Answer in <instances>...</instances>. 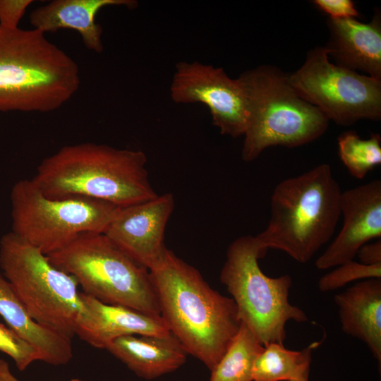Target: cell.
<instances>
[{
  "instance_id": "7a4b0ae2",
  "label": "cell",
  "mask_w": 381,
  "mask_h": 381,
  "mask_svg": "<svg viewBox=\"0 0 381 381\" xmlns=\"http://www.w3.org/2000/svg\"><path fill=\"white\" fill-rule=\"evenodd\" d=\"M146 155L84 143L66 145L44 158L32 179L51 199L83 196L120 207L155 198L149 181Z\"/></svg>"
},
{
  "instance_id": "9c48e42d",
  "label": "cell",
  "mask_w": 381,
  "mask_h": 381,
  "mask_svg": "<svg viewBox=\"0 0 381 381\" xmlns=\"http://www.w3.org/2000/svg\"><path fill=\"white\" fill-rule=\"evenodd\" d=\"M12 232L48 255L85 233L104 234L120 207L83 196L46 197L32 179L11 192Z\"/></svg>"
},
{
  "instance_id": "7c38bea8",
  "label": "cell",
  "mask_w": 381,
  "mask_h": 381,
  "mask_svg": "<svg viewBox=\"0 0 381 381\" xmlns=\"http://www.w3.org/2000/svg\"><path fill=\"white\" fill-rule=\"evenodd\" d=\"M175 207L167 193L140 203L120 207L104 234L119 249L149 271L163 259L166 226Z\"/></svg>"
},
{
  "instance_id": "4fadbf2b",
  "label": "cell",
  "mask_w": 381,
  "mask_h": 381,
  "mask_svg": "<svg viewBox=\"0 0 381 381\" xmlns=\"http://www.w3.org/2000/svg\"><path fill=\"white\" fill-rule=\"evenodd\" d=\"M342 227L318 258L315 266L326 270L351 260L359 248L381 237V181L375 179L341 195Z\"/></svg>"
},
{
  "instance_id": "d6986e66",
  "label": "cell",
  "mask_w": 381,
  "mask_h": 381,
  "mask_svg": "<svg viewBox=\"0 0 381 381\" xmlns=\"http://www.w3.org/2000/svg\"><path fill=\"white\" fill-rule=\"evenodd\" d=\"M0 315L8 327L36 348L40 361L51 365H60L66 364L71 360V338L34 320L9 282L1 274Z\"/></svg>"
},
{
  "instance_id": "4316f807",
  "label": "cell",
  "mask_w": 381,
  "mask_h": 381,
  "mask_svg": "<svg viewBox=\"0 0 381 381\" xmlns=\"http://www.w3.org/2000/svg\"><path fill=\"white\" fill-rule=\"evenodd\" d=\"M360 262L368 265L381 264V241L380 239L362 246L356 254Z\"/></svg>"
},
{
  "instance_id": "d4e9b609",
  "label": "cell",
  "mask_w": 381,
  "mask_h": 381,
  "mask_svg": "<svg viewBox=\"0 0 381 381\" xmlns=\"http://www.w3.org/2000/svg\"><path fill=\"white\" fill-rule=\"evenodd\" d=\"M32 0H0V26L6 29L18 28V24Z\"/></svg>"
},
{
  "instance_id": "8fae6325",
  "label": "cell",
  "mask_w": 381,
  "mask_h": 381,
  "mask_svg": "<svg viewBox=\"0 0 381 381\" xmlns=\"http://www.w3.org/2000/svg\"><path fill=\"white\" fill-rule=\"evenodd\" d=\"M170 95L176 103L205 104L221 134L244 135L248 117L246 93L239 79L231 78L222 68L198 61L178 63Z\"/></svg>"
},
{
  "instance_id": "44dd1931",
  "label": "cell",
  "mask_w": 381,
  "mask_h": 381,
  "mask_svg": "<svg viewBox=\"0 0 381 381\" xmlns=\"http://www.w3.org/2000/svg\"><path fill=\"white\" fill-rule=\"evenodd\" d=\"M263 348L241 322L237 334L211 371L210 381H253L254 363Z\"/></svg>"
},
{
  "instance_id": "ba28073f",
  "label": "cell",
  "mask_w": 381,
  "mask_h": 381,
  "mask_svg": "<svg viewBox=\"0 0 381 381\" xmlns=\"http://www.w3.org/2000/svg\"><path fill=\"white\" fill-rule=\"evenodd\" d=\"M0 267L34 320L70 338L75 334L83 303L73 276L12 231L0 240Z\"/></svg>"
},
{
  "instance_id": "5b68a950",
  "label": "cell",
  "mask_w": 381,
  "mask_h": 381,
  "mask_svg": "<svg viewBox=\"0 0 381 381\" xmlns=\"http://www.w3.org/2000/svg\"><path fill=\"white\" fill-rule=\"evenodd\" d=\"M248 102V123L241 150L249 162L272 146L298 147L320 137L329 120L302 99L288 81L287 74L262 65L238 78Z\"/></svg>"
},
{
  "instance_id": "2e32d148",
  "label": "cell",
  "mask_w": 381,
  "mask_h": 381,
  "mask_svg": "<svg viewBox=\"0 0 381 381\" xmlns=\"http://www.w3.org/2000/svg\"><path fill=\"white\" fill-rule=\"evenodd\" d=\"M105 349L145 380L176 370L185 363L188 355L171 332L163 336H121L111 341Z\"/></svg>"
},
{
  "instance_id": "ffe728a7",
  "label": "cell",
  "mask_w": 381,
  "mask_h": 381,
  "mask_svg": "<svg viewBox=\"0 0 381 381\" xmlns=\"http://www.w3.org/2000/svg\"><path fill=\"white\" fill-rule=\"evenodd\" d=\"M320 342H313L301 351H292L283 344L264 346L253 369V381H308L312 353Z\"/></svg>"
},
{
  "instance_id": "cb8c5ba5",
  "label": "cell",
  "mask_w": 381,
  "mask_h": 381,
  "mask_svg": "<svg viewBox=\"0 0 381 381\" xmlns=\"http://www.w3.org/2000/svg\"><path fill=\"white\" fill-rule=\"evenodd\" d=\"M0 351L9 356L23 371L32 363L40 361L36 348L9 327L0 323Z\"/></svg>"
},
{
  "instance_id": "ac0fdd59",
  "label": "cell",
  "mask_w": 381,
  "mask_h": 381,
  "mask_svg": "<svg viewBox=\"0 0 381 381\" xmlns=\"http://www.w3.org/2000/svg\"><path fill=\"white\" fill-rule=\"evenodd\" d=\"M343 332L364 342L381 362V278L363 279L336 294Z\"/></svg>"
},
{
  "instance_id": "484cf974",
  "label": "cell",
  "mask_w": 381,
  "mask_h": 381,
  "mask_svg": "<svg viewBox=\"0 0 381 381\" xmlns=\"http://www.w3.org/2000/svg\"><path fill=\"white\" fill-rule=\"evenodd\" d=\"M313 3L329 18H356L360 16L355 4L351 0H314Z\"/></svg>"
},
{
  "instance_id": "3957f363",
  "label": "cell",
  "mask_w": 381,
  "mask_h": 381,
  "mask_svg": "<svg viewBox=\"0 0 381 381\" xmlns=\"http://www.w3.org/2000/svg\"><path fill=\"white\" fill-rule=\"evenodd\" d=\"M80 83L76 62L44 33L0 26V111H54Z\"/></svg>"
},
{
  "instance_id": "30bf717a",
  "label": "cell",
  "mask_w": 381,
  "mask_h": 381,
  "mask_svg": "<svg viewBox=\"0 0 381 381\" xmlns=\"http://www.w3.org/2000/svg\"><path fill=\"white\" fill-rule=\"evenodd\" d=\"M287 78L302 99L338 125L381 118V80L330 62L325 47L310 49L303 64Z\"/></svg>"
},
{
  "instance_id": "5bb4252c",
  "label": "cell",
  "mask_w": 381,
  "mask_h": 381,
  "mask_svg": "<svg viewBox=\"0 0 381 381\" xmlns=\"http://www.w3.org/2000/svg\"><path fill=\"white\" fill-rule=\"evenodd\" d=\"M83 308L75 334L93 347L106 349L114 339L125 335H167L170 331L161 316L104 303L81 292Z\"/></svg>"
},
{
  "instance_id": "8992f818",
  "label": "cell",
  "mask_w": 381,
  "mask_h": 381,
  "mask_svg": "<svg viewBox=\"0 0 381 381\" xmlns=\"http://www.w3.org/2000/svg\"><path fill=\"white\" fill-rule=\"evenodd\" d=\"M47 257L54 265L73 276L83 293L95 299L161 316L150 271L104 234H83Z\"/></svg>"
},
{
  "instance_id": "603a6c76",
  "label": "cell",
  "mask_w": 381,
  "mask_h": 381,
  "mask_svg": "<svg viewBox=\"0 0 381 381\" xmlns=\"http://www.w3.org/2000/svg\"><path fill=\"white\" fill-rule=\"evenodd\" d=\"M338 266L319 279L320 291H334L358 280L381 278V264L368 265L351 260Z\"/></svg>"
},
{
  "instance_id": "83f0119b",
  "label": "cell",
  "mask_w": 381,
  "mask_h": 381,
  "mask_svg": "<svg viewBox=\"0 0 381 381\" xmlns=\"http://www.w3.org/2000/svg\"><path fill=\"white\" fill-rule=\"evenodd\" d=\"M0 381H20L11 373L8 363L0 358ZM71 381H83L80 379H72Z\"/></svg>"
},
{
  "instance_id": "7402d4cb",
  "label": "cell",
  "mask_w": 381,
  "mask_h": 381,
  "mask_svg": "<svg viewBox=\"0 0 381 381\" xmlns=\"http://www.w3.org/2000/svg\"><path fill=\"white\" fill-rule=\"evenodd\" d=\"M338 152L341 161L351 176L363 179L381 163V138L371 133L368 139H362L354 131L343 132L338 137Z\"/></svg>"
},
{
  "instance_id": "277c9868",
  "label": "cell",
  "mask_w": 381,
  "mask_h": 381,
  "mask_svg": "<svg viewBox=\"0 0 381 381\" xmlns=\"http://www.w3.org/2000/svg\"><path fill=\"white\" fill-rule=\"evenodd\" d=\"M341 193L327 164L282 181L271 195L268 224L256 239L266 250L308 262L335 231Z\"/></svg>"
},
{
  "instance_id": "9a60e30c",
  "label": "cell",
  "mask_w": 381,
  "mask_h": 381,
  "mask_svg": "<svg viewBox=\"0 0 381 381\" xmlns=\"http://www.w3.org/2000/svg\"><path fill=\"white\" fill-rule=\"evenodd\" d=\"M328 56L335 64L381 80V15L377 11L370 22L356 18H328Z\"/></svg>"
},
{
  "instance_id": "e0dca14e",
  "label": "cell",
  "mask_w": 381,
  "mask_h": 381,
  "mask_svg": "<svg viewBox=\"0 0 381 381\" xmlns=\"http://www.w3.org/2000/svg\"><path fill=\"white\" fill-rule=\"evenodd\" d=\"M123 6L135 8L134 0H54L34 9L29 16L34 29L43 33L60 29L77 31L85 47L96 53L103 51L102 27L95 22L97 13L104 7Z\"/></svg>"
},
{
  "instance_id": "6da1fadb",
  "label": "cell",
  "mask_w": 381,
  "mask_h": 381,
  "mask_svg": "<svg viewBox=\"0 0 381 381\" xmlns=\"http://www.w3.org/2000/svg\"><path fill=\"white\" fill-rule=\"evenodd\" d=\"M150 272L169 331L212 371L241 325L234 301L213 289L197 269L168 248Z\"/></svg>"
},
{
  "instance_id": "52a82bcc",
  "label": "cell",
  "mask_w": 381,
  "mask_h": 381,
  "mask_svg": "<svg viewBox=\"0 0 381 381\" xmlns=\"http://www.w3.org/2000/svg\"><path fill=\"white\" fill-rule=\"evenodd\" d=\"M266 251L255 236H241L229 246L220 272V281L231 295L241 322L264 346L284 343L288 321L308 320L306 313L289 301L291 277L273 278L261 270L258 260Z\"/></svg>"
}]
</instances>
